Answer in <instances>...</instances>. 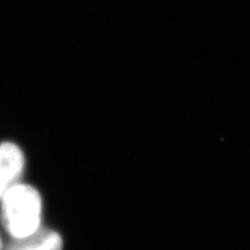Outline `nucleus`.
Instances as JSON below:
<instances>
[{"instance_id":"3","label":"nucleus","mask_w":250,"mask_h":250,"mask_svg":"<svg viewBox=\"0 0 250 250\" xmlns=\"http://www.w3.org/2000/svg\"><path fill=\"white\" fill-rule=\"evenodd\" d=\"M5 250H62V240L57 232L41 226L29 235L12 237Z\"/></svg>"},{"instance_id":"1","label":"nucleus","mask_w":250,"mask_h":250,"mask_svg":"<svg viewBox=\"0 0 250 250\" xmlns=\"http://www.w3.org/2000/svg\"><path fill=\"white\" fill-rule=\"evenodd\" d=\"M1 223L11 237H22L41 227L42 201L35 188L19 183L1 198Z\"/></svg>"},{"instance_id":"4","label":"nucleus","mask_w":250,"mask_h":250,"mask_svg":"<svg viewBox=\"0 0 250 250\" xmlns=\"http://www.w3.org/2000/svg\"><path fill=\"white\" fill-rule=\"evenodd\" d=\"M0 250H2V242H1V237H0Z\"/></svg>"},{"instance_id":"2","label":"nucleus","mask_w":250,"mask_h":250,"mask_svg":"<svg viewBox=\"0 0 250 250\" xmlns=\"http://www.w3.org/2000/svg\"><path fill=\"white\" fill-rule=\"evenodd\" d=\"M24 168V156L19 146L0 144V201L9 189L20 182Z\"/></svg>"}]
</instances>
